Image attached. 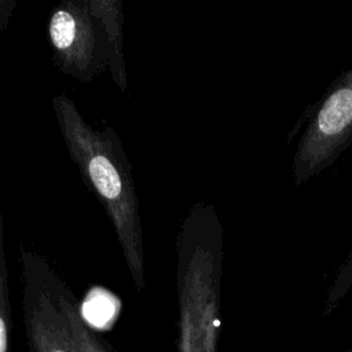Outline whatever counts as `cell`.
I'll use <instances>...</instances> for the list:
<instances>
[{
  "instance_id": "11",
  "label": "cell",
  "mask_w": 352,
  "mask_h": 352,
  "mask_svg": "<svg viewBox=\"0 0 352 352\" xmlns=\"http://www.w3.org/2000/svg\"><path fill=\"white\" fill-rule=\"evenodd\" d=\"M340 352H352V346H351V348H346V349H342V351H340Z\"/></svg>"
},
{
  "instance_id": "3",
  "label": "cell",
  "mask_w": 352,
  "mask_h": 352,
  "mask_svg": "<svg viewBox=\"0 0 352 352\" xmlns=\"http://www.w3.org/2000/svg\"><path fill=\"white\" fill-rule=\"evenodd\" d=\"M351 144L352 67L329 87L298 140L292 169L294 184H304L318 176Z\"/></svg>"
},
{
  "instance_id": "2",
  "label": "cell",
  "mask_w": 352,
  "mask_h": 352,
  "mask_svg": "<svg viewBox=\"0 0 352 352\" xmlns=\"http://www.w3.org/2000/svg\"><path fill=\"white\" fill-rule=\"evenodd\" d=\"M177 352H219L223 227L213 205L198 202L177 241Z\"/></svg>"
},
{
  "instance_id": "1",
  "label": "cell",
  "mask_w": 352,
  "mask_h": 352,
  "mask_svg": "<svg viewBox=\"0 0 352 352\" xmlns=\"http://www.w3.org/2000/svg\"><path fill=\"white\" fill-rule=\"evenodd\" d=\"M51 102L69 157L106 210L132 280L140 290L146 285L142 219L132 166L121 139L111 126L94 128L67 95L58 94Z\"/></svg>"
},
{
  "instance_id": "7",
  "label": "cell",
  "mask_w": 352,
  "mask_h": 352,
  "mask_svg": "<svg viewBox=\"0 0 352 352\" xmlns=\"http://www.w3.org/2000/svg\"><path fill=\"white\" fill-rule=\"evenodd\" d=\"M54 287L58 302L70 326L77 352H111L109 345L82 319L77 300L58 272L54 276Z\"/></svg>"
},
{
  "instance_id": "8",
  "label": "cell",
  "mask_w": 352,
  "mask_h": 352,
  "mask_svg": "<svg viewBox=\"0 0 352 352\" xmlns=\"http://www.w3.org/2000/svg\"><path fill=\"white\" fill-rule=\"evenodd\" d=\"M11 305L4 250V220L0 210V352H11Z\"/></svg>"
},
{
  "instance_id": "4",
  "label": "cell",
  "mask_w": 352,
  "mask_h": 352,
  "mask_svg": "<svg viewBox=\"0 0 352 352\" xmlns=\"http://www.w3.org/2000/svg\"><path fill=\"white\" fill-rule=\"evenodd\" d=\"M19 263L29 352H77L69 322L55 294L56 271L44 256L25 248L19 249Z\"/></svg>"
},
{
  "instance_id": "9",
  "label": "cell",
  "mask_w": 352,
  "mask_h": 352,
  "mask_svg": "<svg viewBox=\"0 0 352 352\" xmlns=\"http://www.w3.org/2000/svg\"><path fill=\"white\" fill-rule=\"evenodd\" d=\"M352 289V249L338 268L324 300V315H329Z\"/></svg>"
},
{
  "instance_id": "5",
  "label": "cell",
  "mask_w": 352,
  "mask_h": 352,
  "mask_svg": "<svg viewBox=\"0 0 352 352\" xmlns=\"http://www.w3.org/2000/svg\"><path fill=\"white\" fill-rule=\"evenodd\" d=\"M48 38L58 70L82 82L107 67L106 37L87 0H65L51 12Z\"/></svg>"
},
{
  "instance_id": "10",
  "label": "cell",
  "mask_w": 352,
  "mask_h": 352,
  "mask_svg": "<svg viewBox=\"0 0 352 352\" xmlns=\"http://www.w3.org/2000/svg\"><path fill=\"white\" fill-rule=\"evenodd\" d=\"M15 6V0H0V32L8 25Z\"/></svg>"
},
{
  "instance_id": "6",
  "label": "cell",
  "mask_w": 352,
  "mask_h": 352,
  "mask_svg": "<svg viewBox=\"0 0 352 352\" xmlns=\"http://www.w3.org/2000/svg\"><path fill=\"white\" fill-rule=\"evenodd\" d=\"M91 14L100 22L107 47V69L121 92L126 89V69L122 50V1L121 0H87Z\"/></svg>"
}]
</instances>
